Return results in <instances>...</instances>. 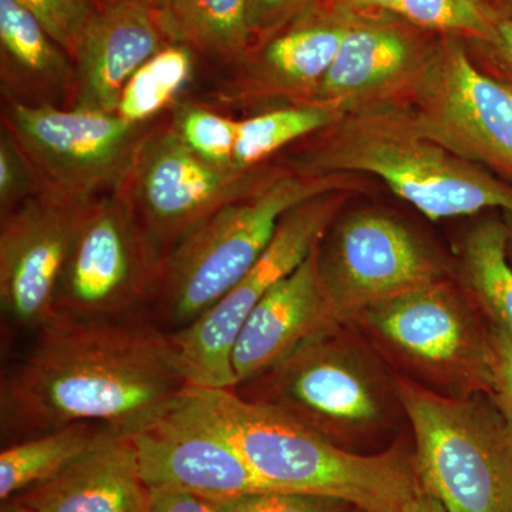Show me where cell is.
<instances>
[{"label":"cell","mask_w":512,"mask_h":512,"mask_svg":"<svg viewBox=\"0 0 512 512\" xmlns=\"http://www.w3.org/2000/svg\"><path fill=\"white\" fill-rule=\"evenodd\" d=\"M164 0H94L96 6L114 5V3H138V5L151 6V8L160 9Z\"/></svg>","instance_id":"38"},{"label":"cell","mask_w":512,"mask_h":512,"mask_svg":"<svg viewBox=\"0 0 512 512\" xmlns=\"http://www.w3.org/2000/svg\"><path fill=\"white\" fill-rule=\"evenodd\" d=\"M2 512H35L26 507L25 504L19 503L18 500H10L3 503Z\"/></svg>","instance_id":"40"},{"label":"cell","mask_w":512,"mask_h":512,"mask_svg":"<svg viewBox=\"0 0 512 512\" xmlns=\"http://www.w3.org/2000/svg\"><path fill=\"white\" fill-rule=\"evenodd\" d=\"M157 121L131 124L117 114L10 100L2 106V130L28 163L37 194L74 204L119 192Z\"/></svg>","instance_id":"6"},{"label":"cell","mask_w":512,"mask_h":512,"mask_svg":"<svg viewBox=\"0 0 512 512\" xmlns=\"http://www.w3.org/2000/svg\"><path fill=\"white\" fill-rule=\"evenodd\" d=\"M168 123L195 156L221 168H234L238 120L200 101L180 100L170 110Z\"/></svg>","instance_id":"28"},{"label":"cell","mask_w":512,"mask_h":512,"mask_svg":"<svg viewBox=\"0 0 512 512\" xmlns=\"http://www.w3.org/2000/svg\"><path fill=\"white\" fill-rule=\"evenodd\" d=\"M32 13L70 57L76 55L87 23L97 6L94 0H18Z\"/></svg>","instance_id":"29"},{"label":"cell","mask_w":512,"mask_h":512,"mask_svg":"<svg viewBox=\"0 0 512 512\" xmlns=\"http://www.w3.org/2000/svg\"><path fill=\"white\" fill-rule=\"evenodd\" d=\"M161 23L171 42L237 66L252 47L248 0H164Z\"/></svg>","instance_id":"22"},{"label":"cell","mask_w":512,"mask_h":512,"mask_svg":"<svg viewBox=\"0 0 512 512\" xmlns=\"http://www.w3.org/2000/svg\"><path fill=\"white\" fill-rule=\"evenodd\" d=\"M335 328L320 281L318 245L269 291L239 330L231 355L234 389L274 369L306 340Z\"/></svg>","instance_id":"18"},{"label":"cell","mask_w":512,"mask_h":512,"mask_svg":"<svg viewBox=\"0 0 512 512\" xmlns=\"http://www.w3.org/2000/svg\"><path fill=\"white\" fill-rule=\"evenodd\" d=\"M463 276L487 316L488 325L512 340V265L507 225L485 221L468 234L463 249Z\"/></svg>","instance_id":"24"},{"label":"cell","mask_w":512,"mask_h":512,"mask_svg":"<svg viewBox=\"0 0 512 512\" xmlns=\"http://www.w3.org/2000/svg\"><path fill=\"white\" fill-rule=\"evenodd\" d=\"M493 3L503 19H512V0H493Z\"/></svg>","instance_id":"39"},{"label":"cell","mask_w":512,"mask_h":512,"mask_svg":"<svg viewBox=\"0 0 512 512\" xmlns=\"http://www.w3.org/2000/svg\"><path fill=\"white\" fill-rule=\"evenodd\" d=\"M397 393L421 487L447 512H512V437L491 397H447L406 380Z\"/></svg>","instance_id":"5"},{"label":"cell","mask_w":512,"mask_h":512,"mask_svg":"<svg viewBox=\"0 0 512 512\" xmlns=\"http://www.w3.org/2000/svg\"><path fill=\"white\" fill-rule=\"evenodd\" d=\"M510 87H511V89H512V83H511V86H510Z\"/></svg>","instance_id":"42"},{"label":"cell","mask_w":512,"mask_h":512,"mask_svg":"<svg viewBox=\"0 0 512 512\" xmlns=\"http://www.w3.org/2000/svg\"><path fill=\"white\" fill-rule=\"evenodd\" d=\"M148 512H217L207 498L167 488H148Z\"/></svg>","instance_id":"34"},{"label":"cell","mask_w":512,"mask_h":512,"mask_svg":"<svg viewBox=\"0 0 512 512\" xmlns=\"http://www.w3.org/2000/svg\"><path fill=\"white\" fill-rule=\"evenodd\" d=\"M359 13L333 3H312L265 39L259 55L248 53L237 64L242 73L221 80L208 106L222 110L268 90H315L335 62Z\"/></svg>","instance_id":"16"},{"label":"cell","mask_w":512,"mask_h":512,"mask_svg":"<svg viewBox=\"0 0 512 512\" xmlns=\"http://www.w3.org/2000/svg\"><path fill=\"white\" fill-rule=\"evenodd\" d=\"M3 100L72 107L74 62L18 0H0Z\"/></svg>","instance_id":"21"},{"label":"cell","mask_w":512,"mask_h":512,"mask_svg":"<svg viewBox=\"0 0 512 512\" xmlns=\"http://www.w3.org/2000/svg\"><path fill=\"white\" fill-rule=\"evenodd\" d=\"M170 43L158 9L138 3L97 6L73 57L70 109L116 114L128 80Z\"/></svg>","instance_id":"17"},{"label":"cell","mask_w":512,"mask_h":512,"mask_svg":"<svg viewBox=\"0 0 512 512\" xmlns=\"http://www.w3.org/2000/svg\"><path fill=\"white\" fill-rule=\"evenodd\" d=\"M184 404L214 427L269 490L323 495L362 512H402L420 490L396 450L360 456L278 407L232 389L187 386Z\"/></svg>","instance_id":"2"},{"label":"cell","mask_w":512,"mask_h":512,"mask_svg":"<svg viewBox=\"0 0 512 512\" xmlns=\"http://www.w3.org/2000/svg\"><path fill=\"white\" fill-rule=\"evenodd\" d=\"M507 218H505V225H507L508 231V255L512 259V214H505Z\"/></svg>","instance_id":"41"},{"label":"cell","mask_w":512,"mask_h":512,"mask_svg":"<svg viewBox=\"0 0 512 512\" xmlns=\"http://www.w3.org/2000/svg\"><path fill=\"white\" fill-rule=\"evenodd\" d=\"M319 274L338 326L379 303L439 282L440 265L409 229L386 215H355L319 244Z\"/></svg>","instance_id":"12"},{"label":"cell","mask_w":512,"mask_h":512,"mask_svg":"<svg viewBox=\"0 0 512 512\" xmlns=\"http://www.w3.org/2000/svg\"><path fill=\"white\" fill-rule=\"evenodd\" d=\"M392 12H362L353 20L338 56L313 94L330 106L393 82L420 66L433 47L426 49L413 29Z\"/></svg>","instance_id":"20"},{"label":"cell","mask_w":512,"mask_h":512,"mask_svg":"<svg viewBox=\"0 0 512 512\" xmlns=\"http://www.w3.org/2000/svg\"><path fill=\"white\" fill-rule=\"evenodd\" d=\"M187 386L171 333L150 316L55 318L2 372L0 433L6 444L72 423L134 433Z\"/></svg>","instance_id":"1"},{"label":"cell","mask_w":512,"mask_h":512,"mask_svg":"<svg viewBox=\"0 0 512 512\" xmlns=\"http://www.w3.org/2000/svg\"><path fill=\"white\" fill-rule=\"evenodd\" d=\"M217 512H349L352 505L323 495L266 490L210 500Z\"/></svg>","instance_id":"30"},{"label":"cell","mask_w":512,"mask_h":512,"mask_svg":"<svg viewBox=\"0 0 512 512\" xmlns=\"http://www.w3.org/2000/svg\"><path fill=\"white\" fill-rule=\"evenodd\" d=\"M488 396L512 437V340L488 325Z\"/></svg>","instance_id":"31"},{"label":"cell","mask_w":512,"mask_h":512,"mask_svg":"<svg viewBox=\"0 0 512 512\" xmlns=\"http://www.w3.org/2000/svg\"><path fill=\"white\" fill-rule=\"evenodd\" d=\"M308 6L309 0H248V25L252 43L256 37L264 42Z\"/></svg>","instance_id":"33"},{"label":"cell","mask_w":512,"mask_h":512,"mask_svg":"<svg viewBox=\"0 0 512 512\" xmlns=\"http://www.w3.org/2000/svg\"><path fill=\"white\" fill-rule=\"evenodd\" d=\"M84 205L35 194L0 217V308L15 332L35 336L55 319L57 285Z\"/></svg>","instance_id":"14"},{"label":"cell","mask_w":512,"mask_h":512,"mask_svg":"<svg viewBox=\"0 0 512 512\" xmlns=\"http://www.w3.org/2000/svg\"><path fill=\"white\" fill-rule=\"evenodd\" d=\"M345 185L340 174L286 171L254 194L215 211L165 255L150 318L167 332L190 325L261 258L286 212Z\"/></svg>","instance_id":"3"},{"label":"cell","mask_w":512,"mask_h":512,"mask_svg":"<svg viewBox=\"0 0 512 512\" xmlns=\"http://www.w3.org/2000/svg\"><path fill=\"white\" fill-rule=\"evenodd\" d=\"M37 194L35 178L12 138L0 131V215Z\"/></svg>","instance_id":"32"},{"label":"cell","mask_w":512,"mask_h":512,"mask_svg":"<svg viewBox=\"0 0 512 512\" xmlns=\"http://www.w3.org/2000/svg\"><path fill=\"white\" fill-rule=\"evenodd\" d=\"M315 2H328L356 10V12H392L400 0H309V6Z\"/></svg>","instance_id":"35"},{"label":"cell","mask_w":512,"mask_h":512,"mask_svg":"<svg viewBox=\"0 0 512 512\" xmlns=\"http://www.w3.org/2000/svg\"><path fill=\"white\" fill-rule=\"evenodd\" d=\"M417 111L406 116L421 136L471 163L512 178V89L474 66L448 36L421 64Z\"/></svg>","instance_id":"10"},{"label":"cell","mask_w":512,"mask_h":512,"mask_svg":"<svg viewBox=\"0 0 512 512\" xmlns=\"http://www.w3.org/2000/svg\"><path fill=\"white\" fill-rule=\"evenodd\" d=\"M338 207L332 192L286 212L271 244L238 284L200 318L170 332L188 386L234 389L231 355L239 330L269 291L315 251Z\"/></svg>","instance_id":"9"},{"label":"cell","mask_w":512,"mask_h":512,"mask_svg":"<svg viewBox=\"0 0 512 512\" xmlns=\"http://www.w3.org/2000/svg\"><path fill=\"white\" fill-rule=\"evenodd\" d=\"M164 258L120 192L87 202L57 285L55 318L150 316Z\"/></svg>","instance_id":"7"},{"label":"cell","mask_w":512,"mask_h":512,"mask_svg":"<svg viewBox=\"0 0 512 512\" xmlns=\"http://www.w3.org/2000/svg\"><path fill=\"white\" fill-rule=\"evenodd\" d=\"M180 396L160 417L133 433L147 487L207 500L269 490L231 443Z\"/></svg>","instance_id":"15"},{"label":"cell","mask_w":512,"mask_h":512,"mask_svg":"<svg viewBox=\"0 0 512 512\" xmlns=\"http://www.w3.org/2000/svg\"><path fill=\"white\" fill-rule=\"evenodd\" d=\"M110 429L103 424L72 423L5 444L0 453L2 503L55 478L103 439Z\"/></svg>","instance_id":"23"},{"label":"cell","mask_w":512,"mask_h":512,"mask_svg":"<svg viewBox=\"0 0 512 512\" xmlns=\"http://www.w3.org/2000/svg\"><path fill=\"white\" fill-rule=\"evenodd\" d=\"M406 362L466 394L488 393V328L450 286L434 282L363 312Z\"/></svg>","instance_id":"13"},{"label":"cell","mask_w":512,"mask_h":512,"mask_svg":"<svg viewBox=\"0 0 512 512\" xmlns=\"http://www.w3.org/2000/svg\"><path fill=\"white\" fill-rule=\"evenodd\" d=\"M349 512H352V511H349Z\"/></svg>","instance_id":"43"},{"label":"cell","mask_w":512,"mask_h":512,"mask_svg":"<svg viewBox=\"0 0 512 512\" xmlns=\"http://www.w3.org/2000/svg\"><path fill=\"white\" fill-rule=\"evenodd\" d=\"M13 500L35 512H148L133 433L111 427L62 473Z\"/></svg>","instance_id":"19"},{"label":"cell","mask_w":512,"mask_h":512,"mask_svg":"<svg viewBox=\"0 0 512 512\" xmlns=\"http://www.w3.org/2000/svg\"><path fill=\"white\" fill-rule=\"evenodd\" d=\"M285 173L265 164L221 168L207 163L185 146L168 120L157 121L138 148L119 192L165 256L215 211L254 194Z\"/></svg>","instance_id":"8"},{"label":"cell","mask_w":512,"mask_h":512,"mask_svg":"<svg viewBox=\"0 0 512 512\" xmlns=\"http://www.w3.org/2000/svg\"><path fill=\"white\" fill-rule=\"evenodd\" d=\"M195 56L183 43L163 47L128 80L117 116L131 124H151L173 109L194 77Z\"/></svg>","instance_id":"25"},{"label":"cell","mask_w":512,"mask_h":512,"mask_svg":"<svg viewBox=\"0 0 512 512\" xmlns=\"http://www.w3.org/2000/svg\"><path fill=\"white\" fill-rule=\"evenodd\" d=\"M234 392L278 407L333 441L372 430L383 420L376 380L332 330L306 340L274 369Z\"/></svg>","instance_id":"11"},{"label":"cell","mask_w":512,"mask_h":512,"mask_svg":"<svg viewBox=\"0 0 512 512\" xmlns=\"http://www.w3.org/2000/svg\"><path fill=\"white\" fill-rule=\"evenodd\" d=\"M402 512H447L436 497L427 493L423 487L417 491L416 495L404 505Z\"/></svg>","instance_id":"36"},{"label":"cell","mask_w":512,"mask_h":512,"mask_svg":"<svg viewBox=\"0 0 512 512\" xmlns=\"http://www.w3.org/2000/svg\"><path fill=\"white\" fill-rule=\"evenodd\" d=\"M303 175L357 171L382 178L431 221L501 208L512 214V187L480 165L421 136L406 117L373 116L345 124L293 161Z\"/></svg>","instance_id":"4"},{"label":"cell","mask_w":512,"mask_h":512,"mask_svg":"<svg viewBox=\"0 0 512 512\" xmlns=\"http://www.w3.org/2000/svg\"><path fill=\"white\" fill-rule=\"evenodd\" d=\"M393 13L420 30L476 37L491 47L503 20L493 0H400Z\"/></svg>","instance_id":"27"},{"label":"cell","mask_w":512,"mask_h":512,"mask_svg":"<svg viewBox=\"0 0 512 512\" xmlns=\"http://www.w3.org/2000/svg\"><path fill=\"white\" fill-rule=\"evenodd\" d=\"M493 49L512 66V19L501 20L498 25V40Z\"/></svg>","instance_id":"37"},{"label":"cell","mask_w":512,"mask_h":512,"mask_svg":"<svg viewBox=\"0 0 512 512\" xmlns=\"http://www.w3.org/2000/svg\"><path fill=\"white\" fill-rule=\"evenodd\" d=\"M338 110L326 104L286 107L238 120L234 165L254 168L265 164L276 151L338 123Z\"/></svg>","instance_id":"26"}]
</instances>
